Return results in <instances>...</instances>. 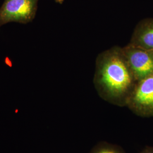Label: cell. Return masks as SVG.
<instances>
[{
  "mask_svg": "<svg viewBox=\"0 0 153 153\" xmlns=\"http://www.w3.org/2000/svg\"><path fill=\"white\" fill-rule=\"evenodd\" d=\"M137 81L153 75V51L128 44L122 48Z\"/></svg>",
  "mask_w": 153,
  "mask_h": 153,
  "instance_id": "cell-4",
  "label": "cell"
},
{
  "mask_svg": "<svg viewBox=\"0 0 153 153\" xmlns=\"http://www.w3.org/2000/svg\"><path fill=\"white\" fill-rule=\"evenodd\" d=\"M137 82L121 47H112L97 56L94 84L105 101L126 107Z\"/></svg>",
  "mask_w": 153,
  "mask_h": 153,
  "instance_id": "cell-1",
  "label": "cell"
},
{
  "mask_svg": "<svg viewBox=\"0 0 153 153\" xmlns=\"http://www.w3.org/2000/svg\"><path fill=\"white\" fill-rule=\"evenodd\" d=\"M141 117H153V75L137 81L126 106Z\"/></svg>",
  "mask_w": 153,
  "mask_h": 153,
  "instance_id": "cell-2",
  "label": "cell"
},
{
  "mask_svg": "<svg viewBox=\"0 0 153 153\" xmlns=\"http://www.w3.org/2000/svg\"><path fill=\"white\" fill-rule=\"evenodd\" d=\"M139 153H153V146H147L143 148Z\"/></svg>",
  "mask_w": 153,
  "mask_h": 153,
  "instance_id": "cell-7",
  "label": "cell"
},
{
  "mask_svg": "<svg viewBox=\"0 0 153 153\" xmlns=\"http://www.w3.org/2000/svg\"><path fill=\"white\" fill-rule=\"evenodd\" d=\"M39 0H5L0 8V27L9 22L26 24L36 16Z\"/></svg>",
  "mask_w": 153,
  "mask_h": 153,
  "instance_id": "cell-3",
  "label": "cell"
},
{
  "mask_svg": "<svg viewBox=\"0 0 153 153\" xmlns=\"http://www.w3.org/2000/svg\"><path fill=\"white\" fill-rule=\"evenodd\" d=\"M129 44L153 51V18H146L138 22Z\"/></svg>",
  "mask_w": 153,
  "mask_h": 153,
  "instance_id": "cell-5",
  "label": "cell"
},
{
  "mask_svg": "<svg viewBox=\"0 0 153 153\" xmlns=\"http://www.w3.org/2000/svg\"><path fill=\"white\" fill-rule=\"evenodd\" d=\"M88 153H126L120 146L105 141H102L97 143Z\"/></svg>",
  "mask_w": 153,
  "mask_h": 153,
  "instance_id": "cell-6",
  "label": "cell"
},
{
  "mask_svg": "<svg viewBox=\"0 0 153 153\" xmlns=\"http://www.w3.org/2000/svg\"><path fill=\"white\" fill-rule=\"evenodd\" d=\"M55 1L56 2L60 4H62L64 2V0H55Z\"/></svg>",
  "mask_w": 153,
  "mask_h": 153,
  "instance_id": "cell-8",
  "label": "cell"
}]
</instances>
